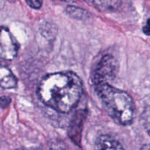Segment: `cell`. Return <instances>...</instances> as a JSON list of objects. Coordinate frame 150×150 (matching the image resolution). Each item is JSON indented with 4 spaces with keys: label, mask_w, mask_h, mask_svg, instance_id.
<instances>
[{
    "label": "cell",
    "mask_w": 150,
    "mask_h": 150,
    "mask_svg": "<svg viewBox=\"0 0 150 150\" xmlns=\"http://www.w3.org/2000/svg\"><path fill=\"white\" fill-rule=\"evenodd\" d=\"M82 92L81 80L70 71L46 75L40 81L37 91L42 103L62 114H67L77 105Z\"/></svg>",
    "instance_id": "cell-1"
},
{
    "label": "cell",
    "mask_w": 150,
    "mask_h": 150,
    "mask_svg": "<svg viewBox=\"0 0 150 150\" xmlns=\"http://www.w3.org/2000/svg\"><path fill=\"white\" fill-rule=\"evenodd\" d=\"M95 87L105 111L116 123L123 126L133 123L136 108L133 98L127 92L110 83H102Z\"/></svg>",
    "instance_id": "cell-2"
},
{
    "label": "cell",
    "mask_w": 150,
    "mask_h": 150,
    "mask_svg": "<svg viewBox=\"0 0 150 150\" xmlns=\"http://www.w3.org/2000/svg\"><path fill=\"white\" fill-rule=\"evenodd\" d=\"M119 70V63L117 59L111 54H105L100 59L92 73L94 86L102 83H110L117 76Z\"/></svg>",
    "instance_id": "cell-3"
},
{
    "label": "cell",
    "mask_w": 150,
    "mask_h": 150,
    "mask_svg": "<svg viewBox=\"0 0 150 150\" xmlns=\"http://www.w3.org/2000/svg\"><path fill=\"white\" fill-rule=\"evenodd\" d=\"M18 50V42L8 28L0 26V58L11 61L17 57Z\"/></svg>",
    "instance_id": "cell-4"
},
{
    "label": "cell",
    "mask_w": 150,
    "mask_h": 150,
    "mask_svg": "<svg viewBox=\"0 0 150 150\" xmlns=\"http://www.w3.org/2000/svg\"><path fill=\"white\" fill-rule=\"evenodd\" d=\"M86 117V111L79 110L73 116L69 126L68 134L75 143L79 144L81 138L83 125Z\"/></svg>",
    "instance_id": "cell-5"
},
{
    "label": "cell",
    "mask_w": 150,
    "mask_h": 150,
    "mask_svg": "<svg viewBox=\"0 0 150 150\" xmlns=\"http://www.w3.org/2000/svg\"><path fill=\"white\" fill-rule=\"evenodd\" d=\"M95 150H124L122 145L108 134L100 135L95 141Z\"/></svg>",
    "instance_id": "cell-6"
},
{
    "label": "cell",
    "mask_w": 150,
    "mask_h": 150,
    "mask_svg": "<svg viewBox=\"0 0 150 150\" xmlns=\"http://www.w3.org/2000/svg\"><path fill=\"white\" fill-rule=\"evenodd\" d=\"M18 85V79L9 67L0 65V87L5 89H14Z\"/></svg>",
    "instance_id": "cell-7"
},
{
    "label": "cell",
    "mask_w": 150,
    "mask_h": 150,
    "mask_svg": "<svg viewBox=\"0 0 150 150\" xmlns=\"http://www.w3.org/2000/svg\"><path fill=\"white\" fill-rule=\"evenodd\" d=\"M93 4L100 11L111 13L120 8L122 0H93Z\"/></svg>",
    "instance_id": "cell-8"
},
{
    "label": "cell",
    "mask_w": 150,
    "mask_h": 150,
    "mask_svg": "<svg viewBox=\"0 0 150 150\" xmlns=\"http://www.w3.org/2000/svg\"><path fill=\"white\" fill-rule=\"evenodd\" d=\"M66 13L70 17L77 20H84L89 18V15L87 11L80 7L75 6H68L66 8Z\"/></svg>",
    "instance_id": "cell-9"
},
{
    "label": "cell",
    "mask_w": 150,
    "mask_h": 150,
    "mask_svg": "<svg viewBox=\"0 0 150 150\" xmlns=\"http://www.w3.org/2000/svg\"><path fill=\"white\" fill-rule=\"evenodd\" d=\"M140 123L142 127L150 136V105L146 107L141 114Z\"/></svg>",
    "instance_id": "cell-10"
},
{
    "label": "cell",
    "mask_w": 150,
    "mask_h": 150,
    "mask_svg": "<svg viewBox=\"0 0 150 150\" xmlns=\"http://www.w3.org/2000/svg\"><path fill=\"white\" fill-rule=\"evenodd\" d=\"M11 98L8 96L0 97V108H3V109L7 108L11 103Z\"/></svg>",
    "instance_id": "cell-11"
},
{
    "label": "cell",
    "mask_w": 150,
    "mask_h": 150,
    "mask_svg": "<svg viewBox=\"0 0 150 150\" xmlns=\"http://www.w3.org/2000/svg\"><path fill=\"white\" fill-rule=\"evenodd\" d=\"M26 3L30 7L33 9H40L42 7V0H26Z\"/></svg>",
    "instance_id": "cell-12"
},
{
    "label": "cell",
    "mask_w": 150,
    "mask_h": 150,
    "mask_svg": "<svg viewBox=\"0 0 150 150\" xmlns=\"http://www.w3.org/2000/svg\"><path fill=\"white\" fill-rule=\"evenodd\" d=\"M143 32L146 35L150 36V18L146 21V24L143 27Z\"/></svg>",
    "instance_id": "cell-13"
},
{
    "label": "cell",
    "mask_w": 150,
    "mask_h": 150,
    "mask_svg": "<svg viewBox=\"0 0 150 150\" xmlns=\"http://www.w3.org/2000/svg\"><path fill=\"white\" fill-rule=\"evenodd\" d=\"M140 150H150V144H144L141 147Z\"/></svg>",
    "instance_id": "cell-14"
},
{
    "label": "cell",
    "mask_w": 150,
    "mask_h": 150,
    "mask_svg": "<svg viewBox=\"0 0 150 150\" xmlns=\"http://www.w3.org/2000/svg\"><path fill=\"white\" fill-rule=\"evenodd\" d=\"M62 1H67V2H73V1H75L76 0H62Z\"/></svg>",
    "instance_id": "cell-15"
}]
</instances>
